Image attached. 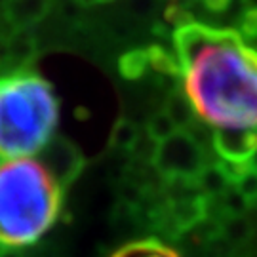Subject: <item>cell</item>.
<instances>
[{"label": "cell", "mask_w": 257, "mask_h": 257, "mask_svg": "<svg viewBox=\"0 0 257 257\" xmlns=\"http://www.w3.org/2000/svg\"><path fill=\"white\" fill-rule=\"evenodd\" d=\"M183 92L215 130H257V50L234 29L191 21L175 27Z\"/></svg>", "instance_id": "obj_1"}, {"label": "cell", "mask_w": 257, "mask_h": 257, "mask_svg": "<svg viewBox=\"0 0 257 257\" xmlns=\"http://www.w3.org/2000/svg\"><path fill=\"white\" fill-rule=\"evenodd\" d=\"M61 194L35 156L0 158V242L6 248L37 244L59 217Z\"/></svg>", "instance_id": "obj_2"}, {"label": "cell", "mask_w": 257, "mask_h": 257, "mask_svg": "<svg viewBox=\"0 0 257 257\" xmlns=\"http://www.w3.org/2000/svg\"><path fill=\"white\" fill-rule=\"evenodd\" d=\"M57 122L59 101L46 78L31 71L0 78V158L38 155Z\"/></svg>", "instance_id": "obj_3"}, {"label": "cell", "mask_w": 257, "mask_h": 257, "mask_svg": "<svg viewBox=\"0 0 257 257\" xmlns=\"http://www.w3.org/2000/svg\"><path fill=\"white\" fill-rule=\"evenodd\" d=\"M151 160L164 179H196L208 164L204 145L187 130L158 143Z\"/></svg>", "instance_id": "obj_4"}, {"label": "cell", "mask_w": 257, "mask_h": 257, "mask_svg": "<svg viewBox=\"0 0 257 257\" xmlns=\"http://www.w3.org/2000/svg\"><path fill=\"white\" fill-rule=\"evenodd\" d=\"M40 162L44 164V168L59 183L61 189L73 183L86 164L82 151L76 147L73 141L61 138V136L54 138L40 151Z\"/></svg>", "instance_id": "obj_5"}, {"label": "cell", "mask_w": 257, "mask_h": 257, "mask_svg": "<svg viewBox=\"0 0 257 257\" xmlns=\"http://www.w3.org/2000/svg\"><path fill=\"white\" fill-rule=\"evenodd\" d=\"M211 147L223 162L251 164L257 155V130H215Z\"/></svg>", "instance_id": "obj_6"}, {"label": "cell", "mask_w": 257, "mask_h": 257, "mask_svg": "<svg viewBox=\"0 0 257 257\" xmlns=\"http://www.w3.org/2000/svg\"><path fill=\"white\" fill-rule=\"evenodd\" d=\"M54 8V0H6L4 12L12 27L29 29L40 23Z\"/></svg>", "instance_id": "obj_7"}, {"label": "cell", "mask_w": 257, "mask_h": 257, "mask_svg": "<svg viewBox=\"0 0 257 257\" xmlns=\"http://www.w3.org/2000/svg\"><path fill=\"white\" fill-rule=\"evenodd\" d=\"M162 110L172 118L177 130H191L196 124V118H198L191 99L187 97V93L179 92V90L170 92Z\"/></svg>", "instance_id": "obj_8"}, {"label": "cell", "mask_w": 257, "mask_h": 257, "mask_svg": "<svg viewBox=\"0 0 257 257\" xmlns=\"http://www.w3.org/2000/svg\"><path fill=\"white\" fill-rule=\"evenodd\" d=\"M196 185L200 193L211 200V198H221L232 183L221 162H211V164L208 162L200 175L196 177Z\"/></svg>", "instance_id": "obj_9"}, {"label": "cell", "mask_w": 257, "mask_h": 257, "mask_svg": "<svg viewBox=\"0 0 257 257\" xmlns=\"http://www.w3.org/2000/svg\"><path fill=\"white\" fill-rule=\"evenodd\" d=\"M109 143L116 151H136L141 143V132L134 120L118 118L110 130Z\"/></svg>", "instance_id": "obj_10"}, {"label": "cell", "mask_w": 257, "mask_h": 257, "mask_svg": "<svg viewBox=\"0 0 257 257\" xmlns=\"http://www.w3.org/2000/svg\"><path fill=\"white\" fill-rule=\"evenodd\" d=\"M149 54V65H151V71H155L158 76H181L183 78V73H181V63L177 59L175 52H168L166 48L158 46V44H153V46L147 48Z\"/></svg>", "instance_id": "obj_11"}, {"label": "cell", "mask_w": 257, "mask_h": 257, "mask_svg": "<svg viewBox=\"0 0 257 257\" xmlns=\"http://www.w3.org/2000/svg\"><path fill=\"white\" fill-rule=\"evenodd\" d=\"M118 71L126 80L143 78L151 71L147 48H138V50H130L126 54H122V57L118 59Z\"/></svg>", "instance_id": "obj_12"}, {"label": "cell", "mask_w": 257, "mask_h": 257, "mask_svg": "<svg viewBox=\"0 0 257 257\" xmlns=\"http://www.w3.org/2000/svg\"><path fill=\"white\" fill-rule=\"evenodd\" d=\"M112 257H179L177 251L164 246L158 240H143V242H134L122 249H118Z\"/></svg>", "instance_id": "obj_13"}, {"label": "cell", "mask_w": 257, "mask_h": 257, "mask_svg": "<svg viewBox=\"0 0 257 257\" xmlns=\"http://www.w3.org/2000/svg\"><path fill=\"white\" fill-rule=\"evenodd\" d=\"M175 132H177L175 124L172 122V118L166 114L164 110H158V112H155V114L147 120V138L151 139L155 145L166 141L168 138H172Z\"/></svg>", "instance_id": "obj_14"}, {"label": "cell", "mask_w": 257, "mask_h": 257, "mask_svg": "<svg viewBox=\"0 0 257 257\" xmlns=\"http://www.w3.org/2000/svg\"><path fill=\"white\" fill-rule=\"evenodd\" d=\"M221 208L225 211L227 217H244L246 210H249L251 206L246 202V198L236 191L234 185H230L225 191V194L221 196Z\"/></svg>", "instance_id": "obj_15"}, {"label": "cell", "mask_w": 257, "mask_h": 257, "mask_svg": "<svg viewBox=\"0 0 257 257\" xmlns=\"http://www.w3.org/2000/svg\"><path fill=\"white\" fill-rule=\"evenodd\" d=\"M232 185H234L236 191L246 198V202H248L249 206H255L257 204V166L255 164L249 166L248 170L240 175Z\"/></svg>", "instance_id": "obj_16"}, {"label": "cell", "mask_w": 257, "mask_h": 257, "mask_svg": "<svg viewBox=\"0 0 257 257\" xmlns=\"http://www.w3.org/2000/svg\"><path fill=\"white\" fill-rule=\"evenodd\" d=\"M238 33L244 40H257V8H246L238 19Z\"/></svg>", "instance_id": "obj_17"}, {"label": "cell", "mask_w": 257, "mask_h": 257, "mask_svg": "<svg viewBox=\"0 0 257 257\" xmlns=\"http://www.w3.org/2000/svg\"><path fill=\"white\" fill-rule=\"evenodd\" d=\"M12 54H16L18 57H21V59H29L31 55L35 54V40L29 37H21L19 35L16 40H14V44H12Z\"/></svg>", "instance_id": "obj_18"}, {"label": "cell", "mask_w": 257, "mask_h": 257, "mask_svg": "<svg viewBox=\"0 0 257 257\" xmlns=\"http://www.w3.org/2000/svg\"><path fill=\"white\" fill-rule=\"evenodd\" d=\"M202 6L211 14H227L232 0H200Z\"/></svg>", "instance_id": "obj_19"}, {"label": "cell", "mask_w": 257, "mask_h": 257, "mask_svg": "<svg viewBox=\"0 0 257 257\" xmlns=\"http://www.w3.org/2000/svg\"><path fill=\"white\" fill-rule=\"evenodd\" d=\"M2 257H21V253H19L16 248H6L4 253H2Z\"/></svg>", "instance_id": "obj_20"}, {"label": "cell", "mask_w": 257, "mask_h": 257, "mask_svg": "<svg viewBox=\"0 0 257 257\" xmlns=\"http://www.w3.org/2000/svg\"><path fill=\"white\" fill-rule=\"evenodd\" d=\"M4 249H6V246H4L2 242H0V257H2V253H4Z\"/></svg>", "instance_id": "obj_21"}, {"label": "cell", "mask_w": 257, "mask_h": 257, "mask_svg": "<svg viewBox=\"0 0 257 257\" xmlns=\"http://www.w3.org/2000/svg\"><path fill=\"white\" fill-rule=\"evenodd\" d=\"M6 4V0H0V6H4Z\"/></svg>", "instance_id": "obj_22"}, {"label": "cell", "mask_w": 257, "mask_h": 257, "mask_svg": "<svg viewBox=\"0 0 257 257\" xmlns=\"http://www.w3.org/2000/svg\"><path fill=\"white\" fill-rule=\"evenodd\" d=\"M253 164H255V166H257V155H255V158H253Z\"/></svg>", "instance_id": "obj_23"}, {"label": "cell", "mask_w": 257, "mask_h": 257, "mask_svg": "<svg viewBox=\"0 0 257 257\" xmlns=\"http://www.w3.org/2000/svg\"><path fill=\"white\" fill-rule=\"evenodd\" d=\"M101 2H109V0H101Z\"/></svg>", "instance_id": "obj_24"}]
</instances>
